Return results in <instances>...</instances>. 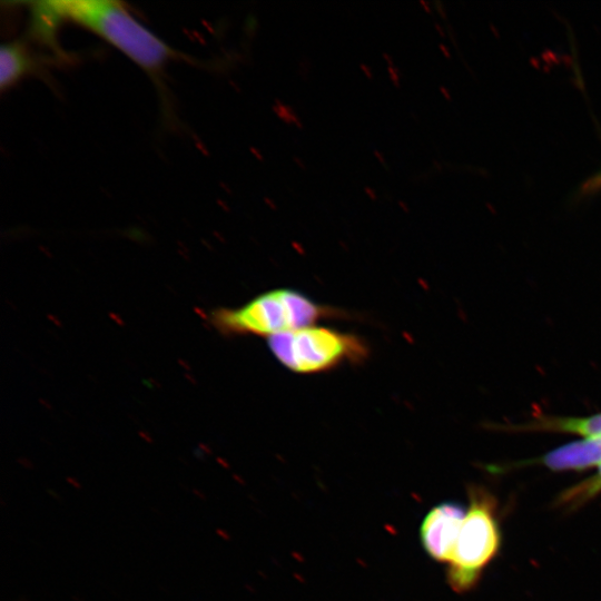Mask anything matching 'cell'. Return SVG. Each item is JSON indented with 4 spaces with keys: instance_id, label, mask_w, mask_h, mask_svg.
<instances>
[{
    "instance_id": "cell-1",
    "label": "cell",
    "mask_w": 601,
    "mask_h": 601,
    "mask_svg": "<svg viewBox=\"0 0 601 601\" xmlns=\"http://www.w3.org/2000/svg\"><path fill=\"white\" fill-rule=\"evenodd\" d=\"M33 14L49 30L70 21L102 38L145 71L156 75L177 52L141 24L124 3L111 0H57L33 3Z\"/></svg>"
},
{
    "instance_id": "cell-2",
    "label": "cell",
    "mask_w": 601,
    "mask_h": 601,
    "mask_svg": "<svg viewBox=\"0 0 601 601\" xmlns=\"http://www.w3.org/2000/svg\"><path fill=\"white\" fill-rule=\"evenodd\" d=\"M338 315L337 309L318 304L300 292L275 288L240 307L216 309L211 312L210 321L225 334H249L269 338Z\"/></svg>"
},
{
    "instance_id": "cell-3",
    "label": "cell",
    "mask_w": 601,
    "mask_h": 601,
    "mask_svg": "<svg viewBox=\"0 0 601 601\" xmlns=\"http://www.w3.org/2000/svg\"><path fill=\"white\" fill-rule=\"evenodd\" d=\"M469 497L470 504L446 571L450 587L460 593L475 587L501 545L495 499L482 487L470 489Z\"/></svg>"
},
{
    "instance_id": "cell-4",
    "label": "cell",
    "mask_w": 601,
    "mask_h": 601,
    "mask_svg": "<svg viewBox=\"0 0 601 601\" xmlns=\"http://www.w3.org/2000/svg\"><path fill=\"white\" fill-rule=\"evenodd\" d=\"M267 344L275 358L297 374L326 372L345 363L362 362L368 355L363 338L315 325L272 336Z\"/></svg>"
},
{
    "instance_id": "cell-5",
    "label": "cell",
    "mask_w": 601,
    "mask_h": 601,
    "mask_svg": "<svg viewBox=\"0 0 601 601\" xmlns=\"http://www.w3.org/2000/svg\"><path fill=\"white\" fill-rule=\"evenodd\" d=\"M465 514L466 509L456 502H442L427 512L420 540L433 560L450 562Z\"/></svg>"
},
{
    "instance_id": "cell-6",
    "label": "cell",
    "mask_w": 601,
    "mask_h": 601,
    "mask_svg": "<svg viewBox=\"0 0 601 601\" xmlns=\"http://www.w3.org/2000/svg\"><path fill=\"white\" fill-rule=\"evenodd\" d=\"M601 464V436L583 437L558 446L543 455L513 463V467L540 465L553 472H580Z\"/></svg>"
},
{
    "instance_id": "cell-7",
    "label": "cell",
    "mask_w": 601,
    "mask_h": 601,
    "mask_svg": "<svg viewBox=\"0 0 601 601\" xmlns=\"http://www.w3.org/2000/svg\"><path fill=\"white\" fill-rule=\"evenodd\" d=\"M487 427L509 433H561L582 437L601 436V412L587 416L535 414L524 423H489Z\"/></svg>"
},
{
    "instance_id": "cell-8",
    "label": "cell",
    "mask_w": 601,
    "mask_h": 601,
    "mask_svg": "<svg viewBox=\"0 0 601 601\" xmlns=\"http://www.w3.org/2000/svg\"><path fill=\"white\" fill-rule=\"evenodd\" d=\"M33 60L23 45L3 43L0 49V88L2 91L14 86L33 68Z\"/></svg>"
},
{
    "instance_id": "cell-9",
    "label": "cell",
    "mask_w": 601,
    "mask_h": 601,
    "mask_svg": "<svg viewBox=\"0 0 601 601\" xmlns=\"http://www.w3.org/2000/svg\"><path fill=\"white\" fill-rule=\"evenodd\" d=\"M600 493L601 464L594 474L561 492L555 500V504L572 510L588 503Z\"/></svg>"
},
{
    "instance_id": "cell-10",
    "label": "cell",
    "mask_w": 601,
    "mask_h": 601,
    "mask_svg": "<svg viewBox=\"0 0 601 601\" xmlns=\"http://www.w3.org/2000/svg\"><path fill=\"white\" fill-rule=\"evenodd\" d=\"M601 191V167L589 176L581 185L579 195L587 197Z\"/></svg>"
},
{
    "instance_id": "cell-11",
    "label": "cell",
    "mask_w": 601,
    "mask_h": 601,
    "mask_svg": "<svg viewBox=\"0 0 601 601\" xmlns=\"http://www.w3.org/2000/svg\"><path fill=\"white\" fill-rule=\"evenodd\" d=\"M275 111L278 115L279 118H282L286 122H294L298 128H303L299 120L296 118L293 109L288 106H284L278 102L277 106H275Z\"/></svg>"
},
{
    "instance_id": "cell-12",
    "label": "cell",
    "mask_w": 601,
    "mask_h": 601,
    "mask_svg": "<svg viewBox=\"0 0 601 601\" xmlns=\"http://www.w3.org/2000/svg\"><path fill=\"white\" fill-rule=\"evenodd\" d=\"M388 73L391 76L392 81L395 83L396 87L400 86V71L398 69H395L394 67H388Z\"/></svg>"
},
{
    "instance_id": "cell-13",
    "label": "cell",
    "mask_w": 601,
    "mask_h": 601,
    "mask_svg": "<svg viewBox=\"0 0 601 601\" xmlns=\"http://www.w3.org/2000/svg\"><path fill=\"white\" fill-rule=\"evenodd\" d=\"M361 68L362 70L364 71V73L368 77V78H372L373 77V73H372V70L370 67H367L366 65L362 63L361 65Z\"/></svg>"
},
{
    "instance_id": "cell-14",
    "label": "cell",
    "mask_w": 601,
    "mask_h": 601,
    "mask_svg": "<svg viewBox=\"0 0 601 601\" xmlns=\"http://www.w3.org/2000/svg\"><path fill=\"white\" fill-rule=\"evenodd\" d=\"M364 190H365V193H366L372 199H375V198H376V194H375V191H374L372 188L365 187Z\"/></svg>"
},
{
    "instance_id": "cell-15",
    "label": "cell",
    "mask_w": 601,
    "mask_h": 601,
    "mask_svg": "<svg viewBox=\"0 0 601 601\" xmlns=\"http://www.w3.org/2000/svg\"><path fill=\"white\" fill-rule=\"evenodd\" d=\"M294 160L300 168L306 169V166L300 161L299 158L295 157Z\"/></svg>"
},
{
    "instance_id": "cell-16",
    "label": "cell",
    "mask_w": 601,
    "mask_h": 601,
    "mask_svg": "<svg viewBox=\"0 0 601 601\" xmlns=\"http://www.w3.org/2000/svg\"><path fill=\"white\" fill-rule=\"evenodd\" d=\"M374 154H375L376 157L380 159V161H381L382 164L385 165L384 158L378 154V151H377V150H374Z\"/></svg>"
},
{
    "instance_id": "cell-17",
    "label": "cell",
    "mask_w": 601,
    "mask_h": 601,
    "mask_svg": "<svg viewBox=\"0 0 601 601\" xmlns=\"http://www.w3.org/2000/svg\"><path fill=\"white\" fill-rule=\"evenodd\" d=\"M265 201L268 203V205H269L273 209H276V206H275V204H274L272 200H269L268 198H265Z\"/></svg>"
},
{
    "instance_id": "cell-18",
    "label": "cell",
    "mask_w": 601,
    "mask_h": 601,
    "mask_svg": "<svg viewBox=\"0 0 601 601\" xmlns=\"http://www.w3.org/2000/svg\"><path fill=\"white\" fill-rule=\"evenodd\" d=\"M398 205L405 210L408 211V208L404 201H398Z\"/></svg>"
}]
</instances>
